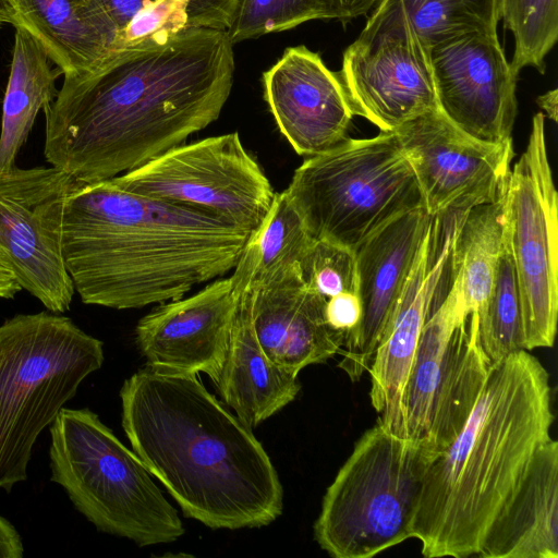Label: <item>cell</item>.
<instances>
[{"instance_id": "17", "label": "cell", "mask_w": 558, "mask_h": 558, "mask_svg": "<svg viewBox=\"0 0 558 558\" xmlns=\"http://www.w3.org/2000/svg\"><path fill=\"white\" fill-rule=\"evenodd\" d=\"M433 216L424 207L398 216L354 250L359 326L345 336L338 367L355 383L368 371L404 291Z\"/></svg>"}, {"instance_id": "12", "label": "cell", "mask_w": 558, "mask_h": 558, "mask_svg": "<svg viewBox=\"0 0 558 558\" xmlns=\"http://www.w3.org/2000/svg\"><path fill=\"white\" fill-rule=\"evenodd\" d=\"M74 183L53 166L0 172V264L57 314L70 310L75 293L62 251L63 207Z\"/></svg>"}, {"instance_id": "25", "label": "cell", "mask_w": 558, "mask_h": 558, "mask_svg": "<svg viewBox=\"0 0 558 558\" xmlns=\"http://www.w3.org/2000/svg\"><path fill=\"white\" fill-rule=\"evenodd\" d=\"M505 195L453 214L449 266L460 280L466 311L480 316L495 277L505 229Z\"/></svg>"}, {"instance_id": "1", "label": "cell", "mask_w": 558, "mask_h": 558, "mask_svg": "<svg viewBox=\"0 0 558 558\" xmlns=\"http://www.w3.org/2000/svg\"><path fill=\"white\" fill-rule=\"evenodd\" d=\"M226 29L194 28L112 50L64 76L45 113L44 155L82 183L136 169L216 121L233 84Z\"/></svg>"}, {"instance_id": "19", "label": "cell", "mask_w": 558, "mask_h": 558, "mask_svg": "<svg viewBox=\"0 0 558 558\" xmlns=\"http://www.w3.org/2000/svg\"><path fill=\"white\" fill-rule=\"evenodd\" d=\"M264 96L295 153L311 157L347 137L353 113L338 72L305 46L287 48L263 74Z\"/></svg>"}, {"instance_id": "6", "label": "cell", "mask_w": 558, "mask_h": 558, "mask_svg": "<svg viewBox=\"0 0 558 558\" xmlns=\"http://www.w3.org/2000/svg\"><path fill=\"white\" fill-rule=\"evenodd\" d=\"M51 481L100 532L138 546L171 543L184 527L138 456L89 409L63 408L49 426Z\"/></svg>"}, {"instance_id": "27", "label": "cell", "mask_w": 558, "mask_h": 558, "mask_svg": "<svg viewBox=\"0 0 558 558\" xmlns=\"http://www.w3.org/2000/svg\"><path fill=\"white\" fill-rule=\"evenodd\" d=\"M408 22L430 48L468 33L497 26L499 0H384L369 15Z\"/></svg>"}, {"instance_id": "15", "label": "cell", "mask_w": 558, "mask_h": 558, "mask_svg": "<svg viewBox=\"0 0 558 558\" xmlns=\"http://www.w3.org/2000/svg\"><path fill=\"white\" fill-rule=\"evenodd\" d=\"M497 26L468 33L430 48L439 110L458 129L489 143L512 140L517 81Z\"/></svg>"}, {"instance_id": "39", "label": "cell", "mask_w": 558, "mask_h": 558, "mask_svg": "<svg viewBox=\"0 0 558 558\" xmlns=\"http://www.w3.org/2000/svg\"><path fill=\"white\" fill-rule=\"evenodd\" d=\"M8 23L11 24L10 17L4 9L0 5V28Z\"/></svg>"}, {"instance_id": "32", "label": "cell", "mask_w": 558, "mask_h": 558, "mask_svg": "<svg viewBox=\"0 0 558 558\" xmlns=\"http://www.w3.org/2000/svg\"><path fill=\"white\" fill-rule=\"evenodd\" d=\"M304 284L328 300L341 292H357L354 251L313 239L299 264Z\"/></svg>"}, {"instance_id": "4", "label": "cell", "mask_w": 558, "mask_h": 558, "mask_svg": "<svg viewBox=\"0 0 558 558\" xmlns=\"http://www.w3.org/2000/svg\"><path fill=\"white\" fill-rule=\"evenodd\" d=\"M555 420L547 369L526 350L493 365L462 429L426 466L411 538L427 558L478 555Z\"/></svg>"}, {"instance_id": "8", "label": "cell", "mask_w": 558, "mask_h": 558, "mask_svg": "<svg viewBox=\"0 0 558 558\" xmlns=\"http://www.w3.org/2000/svg\"><path fill=\"white\" fill-rule=\"evenodd\" d=\"M427 465L414 441L376 422L324 495L314 524L320 548L335 558H371L411 538Z\"/></svg>"}, {"instance_id": "2", "label": "cell", "mask_w": 558, "mask_h": 558, "mask_svg": "<svg viewBox=\"0 0 558 558\" xmlns=\"http://www.w3.org/2000/svg\"><path fill=\"white\" fill-rule=\"evenodd\" d=\"M251 233L206 211L131 192L112 179L75 181L62 251L87 305L141 308L183 298L234 269Z\"/></svg>"}, {"instance_id": "30", "label": "cell", "mask_w": 558, "mask_h": 558, "mask_svg": "<svg viewBox=\"0 0 558 558\" xmlns=\"http://www.w3.org/2000/svg\"><path fill=\"white\" fill-rule=\"evenodd\" d=\"M500 20L511 32L510 62L519 75L527 66L545 73V59L558 39V0H499Z\"/></svg>"}, {"instance_id": "16", "label": "cell", "mask_w": 558, "mask_h": 558, "mask_svg": "<svg viewBox=\"0 0 558 558\" xmlns=\"http://www.w3.org/2000/svg\"><path fill=\"white\" fill-rule=\"evenodd\" d=\"M442 240L441 216H434L417 258L388 327L368 368L371 404L378 422L389 432L405 437L403 398L422 329L437 306L436 295L450 259L453 214Z\"/></svg>"}, {"instance_id": "9", "label": "cell", "mask_w": 558, "mask_h": 558, "mask_svg": "<svg viewBox=\"0 0 558 558\" xmlns=\"http://www.w3.org/2000/svg\"><path fill=\"white\" fill-rule=\"evenodd\" d=\"M466 311L460 280L451 276L445 298L427 318L403 398L405 437L430 463L458 436L493 368Z\"/></svg>"}, {"instance_id": "23", "label": "cell", "mask_w": 558, "mask_h": 558, "mask_svg": "<svg viewBox=\"0 0 558 558\" xmlns=\"http://www.w3.org/2000/svg\"><path fill=\"white\" fill-rule=\"evenodd\" d=\"M486 558L558 557V442L536 452L520 487L493 523L478 553Z\"/></svg>"}, {"instance_id": "21", "label": "cell", "mask_w": 558, "mask_h": 558, "mask_svg": "<svg viewBox=\"0 0 558 558\" xmlns=\"http://www.w3.org/2000/svg\"><path fill=\"white\" fill-rule=\"evenodd\" d=\"M64 76L84 73L117 47L119 31L100 0H0Z\"/></svg>"}, {"instance_id": "20", "label": "cell", "mask_w": 558, "mask_h": 558, "mask_svg": "<svg viewBox=\"0 0 558 558\" xmlns=\"http://www.w3.org/2000/svg\"><path fill=\"white\" fill-rule=\"evenodd\" d=\"M252 292V319L265 354L299 374L340 354L345 336L325 319L326 300L308 289L294 270Z\"/></svg>"}, {"instance_id": "13", "label": "cell", "mask_w": 558, "mask_h": 558, "mask_svg": "<svg viewBox=\"0 0 558 558\" xmlns=\"http://www.w3.org/2000/svg\"><path fill=\"white\" fill-rule=\"evenodd\" d=\"M338 73L353 116L383 132L439 110L430 47L403 20L367 16Z\"/></svg>"}, {"instance_id": "26", "label": "cell", "mask_w": 558, "mask_h": 558, "mask_svg": "<svg viewBox=\"0 0 558 558\" xmlns=\"http://www.w3.org/2000/svg\"><path fill=\"white\" fill-rule=\"evenodd\" d=\"M312 241L286 190L276 193L265 219L246 241L232 277L251 291L263 288L299 270Z\"/></svg>"}, {"instance_id": "31", "label": "cell", "mask_w": 558, "mask_h": 558, "mask_svg": "<svg viewBox=\"0 0 558 558\" xmlns=\"http://www.w3.org/2000/svg\"><path fill=\"white\" fill-rule=\"evenodd\" d=\"M313 20H332L326 0H238L226 31L236 44Z\"/></svg>"}, {"instance_id": "29", "label": "cell", "mask_w": 558, "mask_h": 558, "mask_svg": "<svg viewBox=\"0 0 558 558\" xmlns=\"http://www.w3.org/2000/svg\"><path fill=\"white\" fill-rule=\"evenodd\" d=\"M238 0H156L118 35L117 48L194 28L227 29Z\"/></svg>"}, {"instance_id": "18", "label": "cell", "mask_w": 558, "mask_h": 558, "mask_svg": "<svg viewBox=\"0 0 558 558\" xmlns=\"http://www.w3.org/2000/svg\"><path fill=\"white\" fill-rule=\"evenodd\" d=\"M239 301L232 277L218 278L189 298L161 303L140 319L135 343L146 365L205 373L216 383Z\"/></svg>"}, {"instance_id": "24", "label": "cell", "mask_w": 558, "mask_h": 558, "mask_svg": "<svg viewBox=\"0 0 558 558\" xmlns=\"http://www.w3.org/2000/svg\"><path fill=\"white\" fill-rule=\"evenodd\" d=\"M62 72L51 66L41 46L23 28L15 27L10 75L3 97L0 130V172L16 167L15 160L36 117L57 95Z\"/></svg>"}, {"instance_id": "28", "label": "cell", "mask_w": 558, "mask_h": 558, "mask_svg": "<svg viewBox=\"0 0 558 558\" xmlns=\"http://www.w3.org/2000/svg\"><path fill=\"white\" fill-rule=\"evenodd\" d=\"M477 322L480 341L492 364L524 350L520 292L506 211L504 238L492 290Z\"/></svg>"}, {"instance_id": "38", "label": "cell", "mask_w": 558, "mask_h": 558, "mask_svg": "<svg viewBox=\"0 0 558 558\" xmlns=\"http://www.w3.org/2000/svg\"><path fill=\"white\" fill-rule=\"evenodd\" d=\"M557 98L558 90L551 89L537 97L536 102L543 110L544 116H547L550 120L557 121Z\"/></svg>"}, {"instance_id": "22", "label": "cell", "mask_w": 558, "mask_h": 558, "mask_svg": "<svg viewBox=\"0 0 558 558\" xmlns=\"http://www.w3.org/2000/svg\"><path fill=\"white\" fill-rule=\"evenodd\" d=\"M236 290L239 301L229 344L215 384L223 402L253 428L292 402L301 384L298 374L278 366L265 354L253 326L252 292L248 288Z\"/></svg>"}, {"instance_id": "3", "label": "cell", "mask_w": 558, "mask_h": 558, "mask_svg": "<svg viewBox=\"0 0 558 558\" xmlns=\"http://www.w3.org/2000/svg\"><path fill=\"white\" fill-rule=\"evenodd\" d=\"M132 450L183 514L211 529L260 527L283 509V488L252 428L197 375L145 364L120 390Z\"/></svg>"}, {"instance_id": "37", "label": "cell", "mask_w": 558, "mask_h": 558, "mask_svg": "<svg viewBox=\"0 0 558 558\" xmlns=\"http://www.w3.org/2000/svg\"><path fill=\"white\" fill-rule=\"evenodd\" d=\"M22 288L17 283L13 275L0 264V300L13 299Z\"/></svg>"}, {"instance_id": "5", "label": "cell", "mask_w": 558, "mask_h": 558, "mask_svg": "<svg viewBox=\"0 0 558 558\" xmlns=\"http://www.w3.org/2000/svg\"><path fill=\"white\" fill-rule=\"evenodd\" d=\"M104 359L99 339L57 313L19 314L0 325L1 489L27 478L38 436Z\"/></svg>"}, {"instance_id": "14", "label": "cell", "mask_w": 558, "mask_h": 558, "mask_svg": "<svg viewBox=\"0 0 558 558\" xmlns=\"http://www.w3.org/2000/svg\"><path fill=\"white\" fill-rule=\"evenodd\" d=\"M392 132L412 167L428 215L466 211L506 193L514 155L512 140L474 138L440 110L421 114Z\"/></svg>"}, {"instance_id": "35", "label": "cell", "mask_w": 558, "mask_h": 558, "mask_svg": "<svg viewBox=\"0 0 558 558\" xmlns=\"http://www.w3.org/2000/svg\"><path fill=\"white\" fill-rule=\"evenodd\" d=\"M155 1L156 0H100V3L120 33L141 11Z\"/></svg>"}, {"instance_id": "10", "label": "cell", "mask_w": 558, "mask_h": 558, "mask_svg": "<svg viewBox=\"0 0 558 558\" xmlns=\"http://www.w3.org/2000/svg\"><path fill=\"white\" fill-rule=\"evenodd\" d=\"M112 180L140 195L206 211L250 233L260 226L276 195L236 132L183 143Z\"/></svg>"}, {"instance_id": "36", "label": "cell", "mask_w": 558, "mask_h": 558, "mask_svg": "<svg viewBox=\"0 0 558 558\" xmlns=\"http://www.w3.org/2000/svg\"><path fill=\"white\" fill-rule=\"evenodd\" d=\"M24 546L17 530L0 515V558H21Z\"/></svg>"}, {"instance_id": "34", "label": "cell", "mask_w": 558, "mask_h": 558, "mask_svg": "<svg viewBox=\"0 0 558 558\" xmlns=\"http://www.w3.org/2000/svg\"><path fill=\"white\" fill-rule=\"evenodd\" d=\"M384 0H326L332 15V20L343 25L349 22L368 16Z\"/></svg>"}, {"instance_id": "33", "label": "cell", "mask_w": 558, "mask_h": 558, "mask_svg": "<svg viewBox=\"0 0 558 558\" xmlns=\"http://www.w3.org/2000/svg\"><path fill=\"white\" fill-rule=\"evenodd\" d=\"M326 323L336 331L348 336L360 324L362 303L357 292H341L329 298L324 308Z\"/></svg>"}, {"instance_id": "11", "label": "cell", "mask_w": 558, "mask_h": 558, "mask_svg": "<svg viewBox=\"0 0 558 558\" xmlns=\"http://www.w3.org/2000/svg\"><path fill=\"white\" fill-rule=\"evenodd\" d=\"M547 156L545 116L533 117L511 169L505 211L521 304L523 349L551 348L558 317V197Z\"/></svg>"}, {"instance_id": "7", "label": "cell", "mask_w": 558, "mask_h": 558, "mask_svg": "<svg viewBox=\"0 0 558 558\" xmlns=\"http://www.w3.org/2000/svg\"><path fill=\"white\" fill-rule=\"evenodd\" d=\"M286 192L313 239L352 251L392 219L424 207L393 132L345 137L307 157Z\"/></svg>"}]
</instances>
